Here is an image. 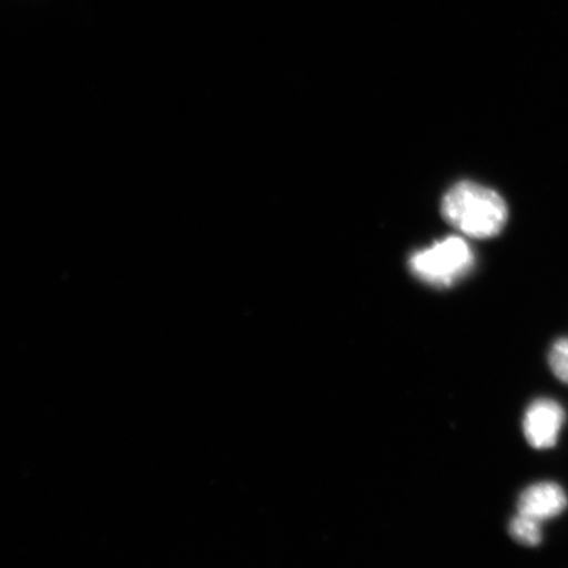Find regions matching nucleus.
I'll return each mask as SVG.
<instances>
[{
  "mask_svg": "<svg viewBox=\"0 0 568 568\" xmlns=\"http://www.w3.org/2000/svg\"><path fill=\"white\" fill-rule=\"evenodd\" d=\"M567 508V496L556 483H538L521 494L517 503L518 514L538 523L558 517Z\"/></svg>",
  "mask_w": 568,
  "mask_h": 568,
  "instance_id": "20e7f679",
  "label": "nucleus"
},
{
  "mask_svg": "<svg viewBox=\"0 0 568 568\" xmlns=\"http://www.w3.org/2000/svg\"><path fill=\"white\" fill-rule=\"evenodd\" d=\"M443 215L468 237L491 239L506 226L508 207L495 190L474 182H459L445 195Z\"/></svg>",
  "mask_w": 568,
  "mask_h": 568,
  "instance_id": "f257e3e1",
  "label": "nucleus"
},
{
  "mask_svg": "<svg viewBox=\"0 0 568 568\" xmlns=\"http://www.w3.org/2000/svg\"><path fill=\"white\" fill-rule=\"evenodd\" d=\"M473 266V248L460 237H447L410 258L412 272L436 286H450L470 273Z\"/></svg>",
  "mask_w": 568,
  "mask_h": 568,
  "instance_id": "f03ea898",
  "label": "nucleus"
},
{
  "mask_svg": "<svg viewBox=\"0 0 568 568\" xmlns=\"http://www.w3.org/2000/svg\"><path fill=\"white\" fill-rule=\"evenodd\" d=\"M549 365L554 375L568 385V337L558 339L551 346Z\"/></svg>",
  "mask_w": 568,
  "mask_h": 568,
  "instance_id": "423d86ee",
  "label": "nucleus"
},
{
  "mask_svg": "<svg viewBox=\"0 0 568 568\" xmlns=\"http://www.w3.org/2000/svg\"><path fill=\"white\" fill-rule=\"evenodd\" d=\"M565 410L557 402L539 399L531 404L524 417V435L537 450L551 449L557 445L565 424Z\"/></svg>",
  "mask_w": 568,
  "mask_h": 568,
  "instance_id": "7ed1b4c3",
  "label": "nucleus"
},
{
  "mask_svg": "<svg viewBox=\"0 0 568 568\" xmlns=\"http://www.w3.org/2000/svg\"><path fill=\"white\" fill-rule=\"evenodd\" d=\"M509 532L516 542L529 548H536L542 542L541 523L520 514L510 521Z\"/></svg>",
  "mask_w": 568,
  "mask_h": 568,
  "instance_id": "39448f33",
  "label": "nucleus"
}]
</instances>
